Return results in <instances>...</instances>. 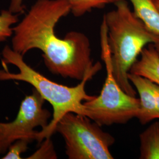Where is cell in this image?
Instances as JSON below:
<instances>
[{
  "instance_id": "6da1fadb",
  "label": "cell",
  "mask_w": 159,
  "mask_h": 159,
  "mask_svg": "<svg viewBox=\"0 0 159 159\" xmlns=\"http://www.w3.org/2000/svg\"><path fill=\"white\" fill-rule=\"evenodd\" d=\"M70 12L67 0H37L13 27L11 48L23 56L31 50H40L51 73L81 81L95 66L90 40L74 31L61 39L54 31L60 20Z\"/></svg>"
},
{
  "instance_id": "7a4b0ae2",
  "label": "cell",
  "mask_w": 159,
  "mask_h": 159,
  "mask_svg": "<svg viewBox=\"0 0 159 159\" xmlns=\"http://www.w3.org/2000/svg\"><path fill=\"white\" fill-rule=\"evenodd\" d=\"M1 54L2 63L16 66L18 71L13 73L6 68L0 70V81L14 80L27 83L52 107L53 114L51 121L45 128L37 131L35 135V140L38 142L41 143L45 139L51 137L56 132L58 122L66 114L74 113L85 116L83 102L94 97L86 93L85 86L87 81L102 69L100 63H96L94 68L85 75L79 84L68 87L50 80L35 70L25 63L23 55L14 51L10 46H5Z\"/></svg>"
},
{
  "instance_id": "3957f363",
  "label": "cell",
  "mask_w": 159,
  "mask_h": 159,
  "mask_svg": "<svg viewBox=\"0 0 159 159\" xmlns=\"http://www.w3.org/2000/svg\"><path fill=\"white\" fill-rule=\"evenodd\" d=\"M114 4L115 8L103 17L107 29L113 73L121 89L128 94L136 96L128 74L143 50L156 43L159 37L149 30L125 1L119 0Z\"/></svg>"
},
{
  "instance_id": "277c9868",
  "label": "cell",
  "mask_w": 159,
  "mask_h": 159,
  "mask_svg": "<svg viewBox=\"0 0 159 159\" xmlns=\"http://www.w3.org/2000/svg\"><path fill=\"white\" fill-rule=\"evenodd\" d=\"M100 44L106 78L100 95L83 102L85 116L101 126L124 125L137 117L140 100L125 93L114 77L107 29L103 19L100 28Z\"/></svg>"
},
{
  "instance_id": "5b68a950",
  "label": "cell",
  "mask_w": 159,
  "mask_h": 159,
  "mask_svg": "<svg viewBox=\"0 0 159 159\" xmlns=\"http://www.w3.org/2000/svg\"><path fill=\"white\" fill-rule=\"evenodd\" d=\"M91 121L85 116L68 113L58 122L56 132L63 137L68 159H114L110 150L114 137Z\"/></svg>"
},
{
  "instance_id": "8992f818",
  "label": "cell",
  "mask_w": 159,
  "mask_h": 159,
  "mask_svg": "<svg viewBox=\"0 0 159 159\" xmlns=\"http://www.w3.org/2000/svg\"><path fill=\"white\" fill-rule=\"evenodd\" d=\"M44 99L34 89L21 102L17 117L9 123L0 122V154H6L9 147L20 139L35 140L37 127L45 128L51 117L50 112L43 107Z\"/></svg>"
},
{
  "instance_id": "52a82bcc",
  "label": "cell",
  "mask_w": 159,
  "mask_h": 159,
  "mask_svg": "<svg viewBox=\"0 0 159 159\" xmlns=\"http://www.w3.org/2000/svg\"><path fill=\"white\" fill-rule=\"evenodd\" d=\"M128 79L136 89L140 97V110L136 118L140 123L144 125L159 119L153 83L144 77L130 73L128 74Z\"/></svg>"
},
{
  "instance_id": "ba28073f",
  "label": "cell",
  "mask_w": 159,
  "mask_h": 159,
  "mask_svg": "<svg viewBox=\"0 0 159 159\" xmlns=\"http://www.w3.org/2000/svg\"><path fill=\"white\" fill-rule=\"evenodd\" d=\"M150 80L159 86V54L154 44L146 47L131 68L130 72Z\"/></svg>"
},
{
  "instance_id": "9c48e42d",
  "label": "cell",
  "mask_w": 159,
  "mask_h": 159,
  "mask_svg": "<svg viewBox=\"0 0 159 159\" xmlns=\"http://www.w3.org/2000/svg\"><path fill=\"white\" fill-rule=\"evenodd\" d=\"M133 12L153 33L159 37V10L154 0H129Z\"/></svg>"
},
{
  "instance_id": "30bf717a",
  "label": "cell",
  "mask_w": 159,
  "mask_h": 159,
  "mask_svg": "<svg viewBox=\"0 0 159 159\" xmlns=\"http://www.w3.org/2000/svg\"><path fill=\"white\" fill-rule=\"evenodd\" d=\"M139 137V159H159V121L149 125Z\"/></svg>"
},
{
  "instance_id": "8fae6325",
  "label": "cell",
  "mask_w": 159,
  "mask_h": 159,
  "mask_svg": "<svg viewBox=\"0 0 159 159\" xmlns=\"http://www.w3.org/2000/svg\"><path fill=\"white\" fill-rule=\"evenodd\" d=\"M71 12L75 17H80L94 8H102L119 0H67Z\"/></svg>"
},
{
  "instance_id": "7c38bea8",
  "label": "cell",
  "mask_w": 159,
  "mask_h": 159,
  "mask_svg": "<svg viewBox=\"0 0 159 159\" xmlns=\"http://www.w3.org/2000/svg\"><path fill=\"white\" fill-rule=\"evenodd\" d=\"M18 14L9 10H3L0 13V43L4 42L11 37L14 24L18 23Z\"/></svg>"
},
{
  "instance_id": "4fadbf2b",
  "label": "cell",
  "mask_w": 159,
  "mask_h": 159,
  "mask_svg": "<svg viewBox=\"0 0 159 159\" xmlns=\"http://www.w3.org/2000/svg\"><path fill=\"white\" fill-rule=\"evenodd\" d=\"M53 144L50 138L45 139L40 147L35 153L27 159H57Z\"/></svg>"
},
{
  "instance_id": "5bb4252c",
  "label": "cell",
  "mask_w": 159,
  "mask_h": 159,
  "mask_svg": "<svg viewBox=\"0 0 159 159\" xmlns=\"http://www.w3.org/2000/svg\"><path fill=\"white\" fill-rule=\"evenodd\" d=\"M31 142L27 139H20L13 143L9 147L2 159H20L21 154L25 153Z\"/></svg>"
},
{
  "instance_id": "9a60e30c",
  "label": "cell",
  "mask_w": 159,
  "mask_h": 159,
  "mask_svg": "<svg viewBox=\"0 0 159 159\" xmlns=\"http://www.w3.org/2000/svg\"><path fill=\"white\" fill-rule=\"evenodd\" d=\"M23 1L24 0H11L8 10L16 14L23 12L24 10Z\"/></svg>"
},
{
  "instance_id": "2e32d148",
  "label": "cell",
  "mask_w": 159,
  "mask_h": 159,
  "mask_svg": "<svg viewBox=\"0 0 159 159\" xmlns=\"http://www.w3.org/2000/svg\"><path fill=\"white\" fill-rule=\"evenodd\" d=\"M153 88L154 94L156 99V107H157V110L159 119V86L154 84L153 83Z\"/></svg>"
},
{
  "instance_id": "e0dca14e",
  "label": "cell",
  "mask_w": 159,
  "mask_h": 159,
  "mask_svg": "<svg viewBox=\"0 0 159 159\" xmlns=\"http://www.w3.org/2000/svg\"><path fill=\"white\" fill-rule=\"evenodd\" d=\"M154 46L155 47L156 49L157 50V51L158 52V53L159 54V40L154 44Z\"/></svg>"
},
{
  "instance_id": "ac0fdd59",
  "label": "cell",
  "mask_w": 159,
  "mask_h": 159,
  "mask_svg": "<svg viewBox=\"0 0 159 159\" xmlns=\"http://www.w3.org/2000/svg\"><path fill=\"white\" fill-rule=\"evenodd\" d=\"M154 2L159 10V0H154Z\"/></svg>"
}]
</instances>
